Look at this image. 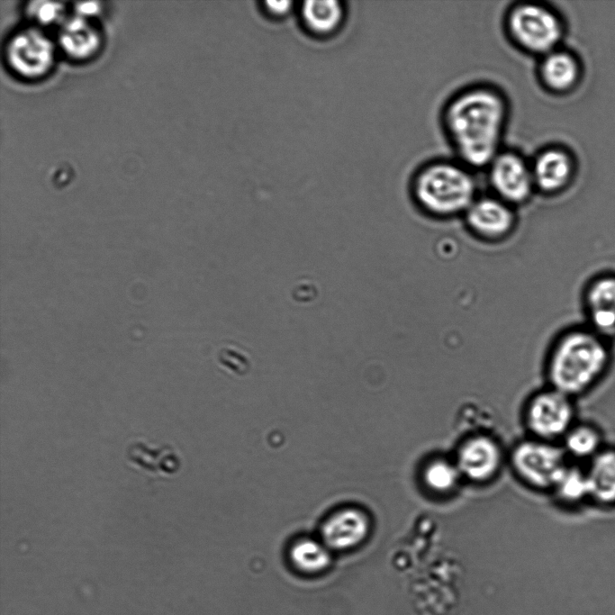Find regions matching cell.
<instances>
[{"mask_svg":"<svg viewBox=\"0 0 615 615\" xmlns=\"http://www.w3.org/2000/svg\"><path fill=\"white\" fill-rule=\"evenodd\" d=\"M508 117V102L495 87L469 86L453 95L442 124L458 161L470 168L486 167L502 149Z\"/></svg>","mask_w":615,"mask_h":615,"instance_id":"1","label":"cell"},{"mask_svg":"<svg viewBox=\"0 0 615 615\" xmlns=\"http://www.w3.org/2000/svg\"><path fill=\"white\" fill-rule=\"evenodd\" d=\"M611 363L610 339L586 324L574 326L552 345L547 375L552 388L574 399L596 386Z\"/></svg>","mask_w":615,"mask_h":615,"instance_id":"2","label":"cell"},{"mask_svg":"<svg viewBox=\"0 0 615 615\" xmlns=\"http://www.w3.org/2000/svg\"><path fill=\"white\" fill-rule=\"evenodd\" d=\"M470 167L460 161L434 160L421 167L412 180L419 205L435 216L465 213L477 197Z\"/></svg>","mask_w":615,"mask_h":615,"instance_id":"3","label":"cell"},{"mask_svg":"<svg viewBox=\"0 0 615 615\" xmlns=\"http://www.w3.org/2000/svg\"><path fill=\"white\" fill-rule=\"evenodd\" d=\"M506 30L521 50L539 57L558 48L563 25L549 7L535 2H522L506 15Z\"/></svg>","mask_w":615,"mask_h":615,"instance_id":"4","label":"cell"},{"mask_svg":"<svg viewBox=\"0 0 615 615\" xmlns=\"http://www.w3.org/2000/svg\"><path fill=\"white\" fill-rule=\"evenodd\" d=\"M493 195L513 205L526 202L536 190L530 160L512 149H502L485 167Z\"/></svg>","mask_w":615,"mask_h":615,"instance_id":"5","label":"cell"},{"mask_svg":"<svg viewBox=\"0 0 615 615\" xmlns=\"http://www.w3.org/2000/svg\"><path fill=\"white\" fill-rule=\"evenodd\" d=\"M54 54V43L37 27L16 32L5 48L9 68L20 77L30 79L40 77L50 69Z\"/></svg>","mask_w":615,"mask_h":615,"instance_id":"6","label":"cell"},{"mask_svg":"<svg viewBox=\"0 0 615 615\" xmlns=\"http://www.w3.org/2000/svg\"><path fill=\"white\" fill-rule=\"evenodd\" d=\"M566 455L562 447L547 441H526L513 452L512 461L519 475L538 488L553 489L566 467Z\"/></svg>","mask_w":615,"mask_h":615,"instance_id":"7","label":"cell"},{"mask_svg":"<svg viewBox=\"0 0 615 615\" xmlns=\"http://www.w3.org/2000/svg\"><path fill=\"white\" fill-rule=\"evenodd\" d=\"M575 419L574 398L552 387L536 395L528 410L529 428L545 440L563 439Z\"/></svg>","mask_w":615,"mask_h":615,"instance_id":"8","label":"cell"},{"mask_svg":"<svg viewBox=\"0 0 615 615\" xmlns=\"http://www.w3.org/2000/svg\"><path fill=\"white\" fill-rule=\"evenodd\" d=\"M583 305L586 325L609 339L615 338V273L602 272L585 285Z\"/></svg>","mask_w":615,"mask_h":615,"instance_id":"9","label":"cell"},{"mask_svg":"<svg viewBox=\"0 0 615 615\" xmlns=\"http://www.w3.org/2000/svg\"><path fill=\"white\" fill-rule=\"evenodd\" d=\"M464 214L471 231L489 239L503 237L515 222L511 205L493 194L477 196Z\"/></svg>","mask_w":615,"mask_h":615,"instance_id":"10","label":"cell"},{"mask_svg":"<svg viewBox=\"0 0 615 615\" xmlns=\"http://www.w3.org/2000/svg\"><path fill=\"white\" fill-rule=\"evenodd\" d=\"M369 519L365 511L347 507L332 513L322 524L321 537L331 549L345 550L356 547L368 535Z\"/></svg>","mask_w":615,"mask_h":615,"instance_id":"11","label":"cell"},{"mask_svg":"<svg viewBox=\"0 0 615 615\" xmlns=\"http://www.w3.org/2000/svg\"><path fill=\"white\" fill-rule=\"evenodd\" d=\"M536 190L555 194L565 188L573 175L574 164L569 153L558 147L540 150L531 160Z\"/></svg>","mask_w":615,"mask_h":615,"instance_id":"12","label":"cell"},{"mask_svg":"<svg viewBox=\"0 0 615 615\" xmlns=\"http://www.w3.org/2000/svg\"><path fill=\"white\" fill-rule=\"evenodd\" d=\"M457 466L461 475L482 482L491 478L501 464V451L491 439L478 436L467 440L459 449Z\"/></svg>","mask_w":615,"mask_h":615,"instance_id":"13","label":"cell"},{"mask_svg":"<svg viewBox=\"0 0 615 615\" xmlns=\"http://www.w3.org/2000/svg\"><path fill=\"white\" fill-rule=\"evenodd\" d=\"M58 45L73 59L91 57L99 48L101 36L92 19L77 14L66 17L58 30Z\"/></svg>","mask_w":615,"mask_h":615,"instance_id":"14","label":"cell"},{"mask_svg":"<svg viewBox=\"0 0 615 615\" xmlns=\"http://www.w3.org/2000/svg\"><path fill=\"white\" fill-rule=\"evenodd\" d=\"M590 502L601 508L615 507V447H605L584 465Z\"/></svg>","mask_w":615,"mask_h":615,"instance_id":"15","label":"cell"},{"mask_svg":"<svg viewBox=\"0 0 615 615\" xmlns=\"http://www.w3.org/2000/svg\"><path fill=\"white\" fill-rule=\"evenodd\" d=\"M538 74L545 87L562 93L575 85L579 66L573 55L557 48L540 57Z\"/></svg>","mask_w":615,"mask_h":615,"instance_id":"16","label":"cell"},{"mask_svg":"<svg viewBox=\"0 0 615 615\" xmlns=\"http://www.w3.org/2000/svg\"><path fill=\"white\" fill-rule=\"evenodd\" d=\"M562 439L566 457L585 464L605 447L601 430L589 421H576Z\"/></svg>","mask_w":615,"mask_h":615,"instance_id":"17","label":"cell"},{"mask_svg":"<svg viewBox=\"0 0 615 615\" xmlns=\"http://www.w3.org/2000/svg\"><path fill=\"white\" fill-rule=\"evenodd\" d=\"M565 504L576 506L590 502L589 485L584 466L568 464L553 487Z\"/></svg>","mask_w":615,"mask_h":615,"instance_id":"18","label":"cell"},{"mask_svg":"<svg viewBox=\"0 0 615 615\" xmlns=\"http://www.w3.org/2000/svg\"><path fill=\"white\" fill-rule=\"evenodd\" d=\"M290 558L298 569L307 573L320 572L330 561L327 547L310 538L296 542L291 548Z\"/></svg>","mask_w":615,"mask_h":615,"instance_id":"19","label":"cell"},{"mask_svg":"<svg viewBox=\"0 0 615 615\" xmlns=\"http://www.w3.org/2000/svg\"><path fill=\"white\" fill-rule=\"evenodd\" d=\"M303 17L309 27L318 32L331 31L339 23L341 9L333 0H311L304 3Z\"/></svg>","mask_w":615,"mask_h":615,"instance_id":"20","label":"cell"},{"mask_svg":"<svg viewBox=\"0 0 615 615\" xmlns=\"http://www.w3.org/2000/svg\"><path fill=\"white\" fill-rule=\"evenodd\" d=\"M461 477L457 464L443 459L430 463L423 473L426 485L436 493H448L453 490Z\"/></svg>","mask_w":615,"mask_h":615,"instance_id":"21","label":"cell"},{"mask_svg":"<svg viewBox=\"0 0 615 615\" xmlns=\"http://www.w3.org/2000/svg\"><path fill=\"white\" fill-rule=\"evenodd\" d=\"M29 15L42 25L59 23L66 18L65 7L60 3L38 1L32 2L27 8Z\"/></svg>","mask_w":615,"mask_h":615,"instance_id":"22","label":"cell"},{"mask_svg":"<svg viewBox=\"0 0 615 615\" xmlns=\"http://www.w3.org/2000/svg\"><path fill=\"white\" fill-rule=\"evenodd\" d=\"M99 11L100 5L98 2H84L76 4L74 14L92 19Z\"/></svg>","mask_w":615,"mask_h":615,"instance_id":"23","label":"cell"},{"mask_svg":"<svg viewBox=\"0 0 615 615\" xmlns=\"http://www.w3.org/2000/svg\"><path fill=\"white\" fill-rule=\"evenodd\" d=\"M267 7L276 14L285 13L291 5L290 1H267Z\"/></svg>","mask_w":615,"mask_h":615,"instance_id":"24","label":"cell"}]
</instances>
